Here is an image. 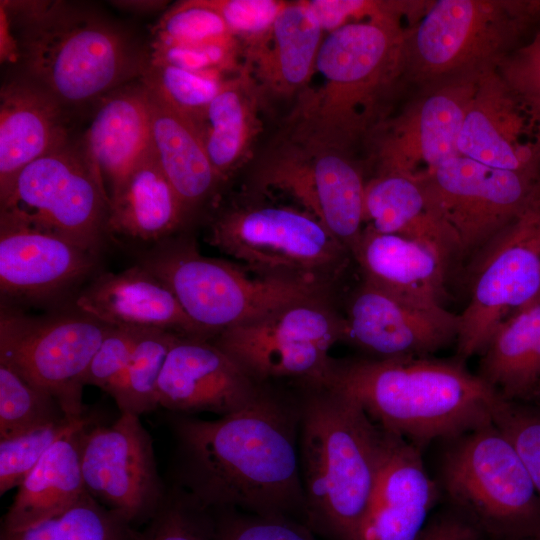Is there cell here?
I'll list each match as a JSON object with an SVG mask.
<instances>
[{"mask_svg":"<svg viewBox=\"0 0 540 540\" xmlns=\"http://www.w3.org/2000/svg\"><path fill=\"white\" fill-rule=\"evenodd\" d=\"M299 423V392L273 384H263L245 407L216 419L170 413V484L210 510L236 508L305 523Z\"/></svg>","mask_w":540,"mask_h":540,"instance_id":"6da1fadb","label":"cell"},{"mask_svg":"<svg viewBox=\"0 0 540 540\" xmlns=\"http://www.w3.org/2000/svg\"><path fill=\"white\" fill-rule=\"evenodd\" d=\"M326 386L352 397L376 425L414 445L495 424L508 400L461 361L425 357L333 358Z\"/></svg>","mask_w":540,"mask_h":540,"instance_id":"7a4b0ae2","label":"cell"},{"mask_svg":"<svg viewBox=\"0 0 540 540\" xmlns=\"http://www.w3.org/2000/svg\"><path fill=\"white\" fill-rule=\"evenodd\" d=\"M305 524L324 540H351L373 494L384 430L332 387L298 386Z\"/></svg>","mask_w":540,"mask_h":540,"instance_id":"3957f363","label":"cell"},{"mask_svg":"<svg viewBox=\"0 0 540 540\" xmlns=\"http://www.w3.org/2000/svg\"><path fill=\"white\" fill-rule=\"evenodd\" d=\"M403 17L399 9L327 34L316 61L324 82L305 107L302 142L348 150L372 133L383 97L401 83Z\"/></svg>","mask_w":540,"mask_h":540,"instance_id":"277c9868","label":"cell"},{"mask_svg":"<svg viewBox=\"0 0 540 540\" xmlns=\"http://www.w3.org/2000/svg\"><path fill=\"white\" fill-rule=\"evenodd\" d=\"M17 6V44L28 78L60 104L92 100L142 76L147 62L107 21L62 2Z\"/></svg>","mask_w":540,"mask_h":540,"instance_id":"5b68a950","label":"cell"},{"mask_svg":"<svg viewBox=\"0 0 540 540\" xmlns=\"http://www.w3.org/2000/svg\"><path fill=\"white\" fill-rule=\"evenodd\" d=\"M539 21L540 0L429 1L406 30L401 83L419 90L497 68Z\"/></svg>","mask_w":540,"mask_h":540,"instance_id":"8992f818","label":"cell"},{"mask_svg":"<svg viewBox=\"0 0 540 540\" xmlns=\"http://www.w3.org/2000/svg\"><path fill=\"white\" fill-rule=\"evenodd\" d=\"M137 264L171 290L187 316L211 339L283 306L327 298L329 292L315 285L260 277L240 264L204 256L187 238L157 243Z\"/></svg>","mask_w":540,"mask_h":540,"instance_id":"52a82bcc","label":"cell"},{"mask_svg":"<svg viewBox=\"0 0 540 540\" xmlns=\"http://www.w3.org/2000/svg\"><path fill=\"white\" fill-rule=\"evenodd\" d=\"M452 440L442 483L455 511L495 540L540 538V497L505 433L490 424Z\"/></svg>","mask_w":540,"mask_h":540,"instance_id":"ba28073f","label":"cell"},{"mask_svg":"<svg viewBox=\"0 0 540 540\" xmlns=\"http://www.w3.org/2000/svg\"><path fill=\"white\" fill-rule=\"evenodd\" d=\"M208 243L254 275L329 289L351 256L300 207L254 203L220 214Z\"/></svg>","mask_w":540,"mask_h":540,"instance_id":"9c48e42d","label":"cell"},{"mask_svg":"<svg viewBox=\"0 0 540 540\" xmlns=\"http://www.w3.org/2000/svg\"><path fill=\"white\" fill-rule=\"evenodd\" d=\"M343 319L327 298L292 303L219 332L211 341L257 384L289 380L297 386L326 385L342 341Z\"/></svg>","mask_w":540,"mask_h":540,"instance_id":"30bf717a","label":"cell"},{"mask_svg":"<svg viewBox=\"0 0 540 540\" xmlns=\"http://www.w3.org/2000/svg\"><path fill=\"white\" fill-rule=\"evenodd\" d=\"M1 214L98 254L109 198L85 154L68 143L24 167L0 197Z\"/></svg>","mask_w":540,"mask_h":540,"instance_id":"8fae6325","label":"cell"},{"mask_svg":"<svg viewBox=\"0 0 540 540\" xmlns=\"http://www.w3.org/2000/svg\"><path fill=\"white\" fill-rule=\"evenodd\" d=\"M109 327L79 311L33 317L2 304L0 362L51 394L68 417H79L85 376Z\"/></svg>","mask_w":540,"mask_h":540,"instance_id":"7c38bea8","label":"cell"},{"mask_svg":"<svg viewBox=\"0 0 540 540\" xmlns=\"http://www.w3.org/2000/svg\"><path fill=\"white\" fill-rule=\"evenodd\" d=\"M470 297L459 314L461 359L481 353L509 315L540 297V203L475 256Z\"/></svg>","mask_w":540,"mask_h":540,"instance_id":"4fadbf2b","label":"cell"},{"mask_svg":"<svg viewBox=\"0 0 540 540\" xmlns=\"http://www.w3.org/2000/svg\"><path fill=\"white\" fill-rule=\"evenodd\" d=\"M420 179L456 232L463 257L479 254L540 203V179L452 157Z\"/></svg>","mask_w":540,"mask_h":540,"instance_id":"5bb4252c","label":"cell"},{"mask_svg":"<svg viewBox=\"0 0 540 540\" xmlns=\"http://www.w3.org/2000/svg\"><path fill=\"white\" fill-rule=\"evenodd\" d=\"M80 461L86 491L137 529L155 515L166 496L168 485L140 416L120 413L108 425L90 422L81 433Z\"/></svg>","mask_w":540,"mask_h":540,"instance_id":"9a60e30c","label":"cell"},{"mask_svg":"<svg viewBox=\"0 0 540 540\" xmlns=\"http://www.w3.org/2000/svg\"><path fill=\"white\" fill-rule=\"evenodd\" d=\"M481 73L423 87L397 116L379 122L371 133L377 172L420 178L459 156V134Z\"/></svg>","mask_w":540,"mask_h":540,"instance_id":"2e32d148","label":"cell"},{"mask_svg":"<svg viewBox=\"0 0 540 540\" xmlns=\"http://www.w3.org/2000/svg\"><path fill=\"white\" fill-rule=\"evenodd\" d=\"M304 145L266 164L257 183L262 191L274 189L293 198L351 253L364 228L362 171L346 149Z\"/></svg>","mask_w":540,"mask_h":540,"instance_id":"e0dca14e","label":"cell"},{"mask_svg":"<svg viewBox=\"0 0 540 540\" xmlns=\"http://www.w3.org/2000/svg\"><path fill=\"white\" fill-rule=\"evenodd\" d=\"M342 341L370 358L425 357L456 340L459 315L413 302L363 281L351 295Z\"/></svg>","mask_w":540,"mask_h":540,"instance_id":"ac0fdd59","label":"cell"},{"mask_svg":"<svg viewBox=\"0 0 540 540\" xmlns=\"http://www.w3.org/2000/svg\"><path fill=\"white\" fill-rule=\"evenodd\" d=\"M457 146L487 166L540 179V114L496 68L481 73Z\"/></svg>","mask_w":540,"mask_h":540,"instance_id":"d6986e66","label":"cell"},{"mask_svg":"<svg viewBox=\"0 0 540 540\" xmlns=\"http://www.w3.org/2000/svg\"><path fill=\"white\" fill-rule=\"evenodd\" d=\"M97 256L60 235L0 216L1 300L59 298L92 273Z\"/></svg>","mask_w":540,"mask_h":540,"instance_id":"ffe728a7","label":"cell"},{"mask_svg":"<svg viewBox=\"0 0 540 540\" xmlns=\"http://www.w3.org/2000/svg\"><path fill=\"white\" fill-rule=\"evenodd\" d=\"M261 387L211 340L180 336L161 372L157 400L170 413L221 417L245 407Z\"/></svg>","mask_w":540,"mask_h":540,"instance_id":"44dd1931","label":"cell"},{"mask_svg":"<svg viewBox=\"0 0 540 540\" xmlns=\"http://www.w3.org/2000/svg\"><path fill=\"white\" fill-rule=\"evenodd\" d=\"M437 498L416 446L384 430L379 474L351 540H417Z\"/></svg>","mask_w":540,"mask_h":540,"instance_id":"7402d4cb","label":"cell"},{"mask_svg":"<svg viewBox=\"0 0 540 540\" xmlns=\"http://www.w3.org/2000/svg\"><path fill=\"white\" fill-rule=\"evenodd\" d=\"M75 306L108 326L162 329L211 340L187 316L171 290L139 264L99 274L77 295Z\"/></svg>","mask_w":540,"mask_h":540,"instance_id":"603a6c76","label":"cell"},{"mask_svg":"<svg viewBox=\"0 0 540 540\" xmlns=\"http://www.w3.org/2000/svg\"><path fill=\"white\" fill-rule=\"evenodd\" d=\"M403 236L434 250L449 267L463 257L459 238L423 182L413 176L378 171L366 181L364 224Z\"/></svg>","mask_w":540,"mask_h":540,"instance_id":"cb8c5ba5","label":"cell"},{"mask_svg":"<svg viewBox=\"0 0 540 540\" xmlns=\"http://www.w3.org/2000/svg\"><path fill=\"white\" fill-rule=\"evenodd\" d=\"M351 256L364 282L413 302L444 307L449 267L428 246L365 226Z\"/></svg>","mask_w":540,"mask_h":540,"instance_id":"d4e9b609","label":"cell"},{"mask_svg":"<svg viewBox=\"0 0 540 540\" xmlns=\"http://www.w3.org/2000/svg\"><path fill=\"white\" fill-rule=\"evenodd\" d=\"M61 105L31 79L0 93V197L31 162L67 144Z\"/></svg>","mask_w":540,"mask_h":540,"instance_id":"484cf974","label":"cell"},{"mask_svg":"<svg viewBox=\"0 0 540 540\" xmlns=\"http://www.w3.org/2000/svg\"><path fill=\"white\" fill-rule=\"evenodd\" d=\"M84 154L108 198L151 146L149 92L144 84L110 95L97 110Z\"/></svg>","mask_w":540,"mask_h":540,"instance_id":"4316f807","label":"cell"},{"mask_svg":"<svg viewBox=\"0 0 540 540\" xmlns=\"http://www.w3.org/2000/svg\"><path fill=\"white\" fill-rule=\"evenodd\" d=\"M187 213L150 146L109 195L107 233L160 243L182 225Z\"/></svg>","mask_w":540,"mask_h":540,"instance_id":"83f0119b","label":"cell"},{"mask_svg":"<svg viewBox=\"0 0 540 540\" xmlns=\"http://www.w3.org/2000/svg\"><path fill=\"white\" fill-rule=\"evenodd\" d=\"M323 34L307 1L286 3L269 33L247 47L252 78L275 94L300 89L316 70Z\"/></svg>","mask_w":540,"mask_h":540,"instance_id":"f1b7e54d","label":"cell"},{"mask_svg":"<svg viewBox=\"0 0 540 540\" xmlns=\"http://www.w3.org/2000/svg\"><path fill=\"white\" fill-rule=\"evenodd\" d=\"M93 421L86 415L58 439L17 487L2 528L21 527L68 507L87 493L81 470L80 438Z\"/></svg>","mask_w":540,"mask_h":540,"instance_id":"f546056e","label":"cell"},{"mask_svg":"<svg viewBox=\"0 0 540 540\" xmlns=\"http://www.w3.org/2000/svg\"><path fill=\"white\" fill-rule=\"evenodd\" d=\"M147 90L152 150L164 175L189 212L212 194L221 179L192 120Z\"/></svg>","mask_w":540,"mask_h":540,"instance_id":"4dcf8cb0","label":"cell"},{"mask_svg":"<svg viewBox=\"0 0 540 540\" xmlns=\"http://www.w3.org/2000/svg\"><path fill=\"white\" fill-rule=\"evenodd\" d=\"M480 354L479 376L504 398L535 392L540 384V297L503 320Z\"/></svg>","mask_w":540,"mask_h":540,"instance_id":"1f68e13d","label":"cell"},{"mask_svg":"<svg viewBox=\"0 0 540 540\" xmlns=\"http://www.w3.org/2000/svg\"><path fill=\"white\" fill-rule=\"evenodd\" d=\"M256 89L249 71L243 70L192 120L221 180L237 167L256 132Z\"/></svg>","mask_w":540,"mask_h":540,"instance_id":"d6a6232c","label":"cell"},{"mask_svg":"<svg viewBox=\"0 0 540 540\" xmlns=\"http://www.w3.org/2000/svg\"><path fill=\"white\" fill-rule=\"evenodd\" d=\"M138 529L88 492L59 512L33 523L0 529V540H134Z\"/></svg>","mask_w":540,"mask_h":540,"instance_id":"836d02e7","label":"cell"},{"mask_svg":"<svg viewBox=\"0 0 540 540\" xmlns=\"http://www.w3.org/2000/svg\"><path fill=\"white\" fill-rule=\"evenodd\" d=\"M179 337L167 330H144L127 365L107 392L120 413L141 416L159 407V378L167 356Z\"/></svg>","mask_w":540,"mask_h":540,"instance_id":"e575fe53","label":"cell"},{"mask_svg":"<svg viewBox=\"0 0 540 540\" xmlns=\"http://www.w3.org/2000/svg\"><path fill=\"white\" fill-rule=\"evenodd\" d=\"M68 417L48 392L0 362V438Z\"/></svg>","mask_w":540,"mask_h":540,"instance_id":"d590c367","label":"cell"},{"mask_svg":"<svg viewBox=\"0 0 540 540\" xmlns=\"http://www.w3.org/2000/svg\"><path fill=\"white\" fill-rule=\"evenodd\" d=\"M142 80L161 100L191 120L204 112L228 81L221 72L190 71L149 61Z\"/></svg>","mask_w":540,"mask_h":540,"instance_id":"8d00e7d4","label":"cell"},{"mask_svg":"<svg viewBox=\"0 0 540 540\" xmlns=\"http://www.w3.org/2000/svg\"><path fill=\"white\" fill-rule=\"evenodd\" d=\"M210 509L181 488L169 484L155 515L138 529L134 540H213Z\"/></svg>","mask_w":540,"mask_h":540,"instance_id":"74e56055","label":"cell"},{"mask_svg":"<svg viewBox=\"0 0 540 540\" xmlns=\"http://www.w3.org/2000/svg\"><path fill=\"white\" fill-rule=\"evenodd\" d=\"M87 414L0 438V495L17 488L48 449Z\"/></svg>","mask_w":540,"mask_h":540,"instance_id":"f35d334b","label":"cell"},{"mask_svg":"<svg viewBox=\"0 0 540 540\" xmlns=\"http://www.w3.org/2000/svg\"><path fill=\"white\" fill-rule=\"evenodd\" d=\"M236 39L208 0L184 1L171 8L156 26V41L201 45Z\"/></svg>","mask_w":540,"mask_h":540,"instance_id":"ab89813d","label":"cell"},{"mask_svg":"<svg viewBox=\"0 0 540 540\" xmlns=\"http://www.w3.org/2000/svg\"><path fill=\"white\" fill-rule=\"evenodd\" d=\"M213 540H319L302 521L278 515H259L236 508L211 510Z\"/></svg>","mask_w":540,"mask_h":540,"instance_id":"60d3db41","label":"cell"},{"mask_svg":"<svg viewBox=\"0 0 540 540\" xmlns=\"http://www.w3.org/2000/svg\"><path fill=\"white\" fill-rule=\"evenodd\" d=\"M236 51L237 39L201 45L163 43L155 40L149 62L190 71L223 73L234 66Z\"/></svg>","mask_w":540,"mask_h":540,"instance_id":"b9f144b4","label":"cell"},{"mask_svg":"<svg viewBox=\"0 0 540 540\" xmlns=\"http://www.w3.org/2000/svg\"><path fill=\"white\" fill-rule=\"evenodd\" d=\"M495 425L514 445L540 497V412L507 400Z\"/></svg>","mask_w":540,"mask_h":540,"instance_id":"7bdbcfd3","label":"cell"},{"mask_svg":"<svg viewBox=\"0 0 540 540\" xmlns=\"http://www.w3.org/2000/svg\"><path fill=\"white\" fill-rule=\"evenodd\" d=\"M221 15L231 34L247 47L262 40L286 2L276 0H208Z\"/></svg>","mask_w":540,"mask_h":540,"instance_id":"ee69618b","label":"cell"},{"mask_svg":"<svg viewBox=\"0 0 540 540\" xmlns=\"http://www.w3.org/2000/svg\"><path fill=\"white\" fill-rule=\"evenodd\" d=\"M145 329L110 326L85 376V385L106 393L127 365Z\"/></svg>","mask_w":540,"mask_h":540,"instance_id":"f6af8a7d","label":"cell"},{"mask_svg":"<svg viewBox=\"0 0 540 540\" xmlns=\"http://www.w3.org/2000/svg\"><path fill=\"white\" fill-rule=\"evenodd\" d=\"M496 69L507 84L540 114V21Z\"/></svg>","mask_w":540,"mask_h":540,"instance_id":"bcb514c9","label":"cell"},{"mask_svg":"<svg viewBox=\"0 0 540 540\" xmlns=\"http://www.w3.org/2000/svg\"><path fill=\"white\" fill-rule=\"evenodd\" d=\"M307 3L328 34L347 24L396 11L404 1L310 0Z\"/></svg>","mask_w":540,"mask_h":540,"instance_id":"7dc6e473","label":"cell"},{"mask_svg":"<svg viewBox=\"0 0 540 540\" xmlns=\"http://www.w3.org/2000/svg\"><path fill=\"white\" fill-rule=\"evenodd\" d=\"M481 537L479 530L455 511L428 522L417 540H481Z\"/></svg>","mask_w":540,"mask_h":540,"instance_id":"c3c4849f","label":"cell"},{"mask_svg":"<svg viewBox=\"0 0 540 540\" xmlns=\"http://www.w3.org/2000/svg\"><path fill=\"white\" fill-rule=\"evenodd\" d=\"M1 60L13 61L17 55H19V48L16 39L12 36L10 31V23L8 13L3 4H1Z\"/></svg>","mask_w":540,"mask_h":540,"instance_id":"681fc988","label":"cell"},{"mask_svg":"<svg viewBox=\"0 0 540 540\" xmlns=\"http://www.w3.org/2000/svg\"><path fill=\"white\" fill-rule=\"evenodd\" d=\"M521 540H540V538H529V539H521Z\"/></svg>","mask_w":540,"mask_h":540,"instance_id":"f907efd6","label":"cell"},{"mask_svg":"<svg viewBox=\"0 0 540 540\" xmlns=\"http://www.w3.org/2000/svg\"><path fill=\"white\" fill-rule=\"evenodd\" d=\"M539 388H540V384H539ZM539 388H538V389H539Z\"/></svg>","mask_w":540,"mask_h":540,"instance_id":"816d5d0a","label":"cell"}]
</instances>
